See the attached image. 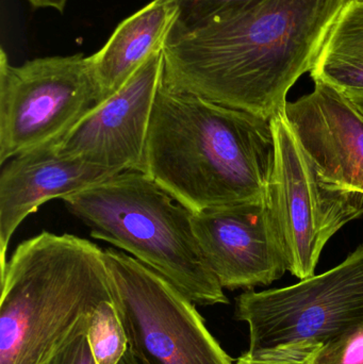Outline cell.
Here are the masks:
<instances>
[{
  "mask_svg": "<svg viewBox=\"0 0 363 364\" xmlns=\"http://www.w3.org/2000/svg\"><path fill=\"white\" fill-rule=\"evenodd\" d=\"M347 0H261L191 31L170 34L162 83L272 119L311 72Z\"/></svg>",
  "mask_w": 363,
  "mask_h": 364,
  "instance_id": "1",
  "label": "cell"
},
{
  "mask_svg": "<svg viewBox=\"0 0 363 364\" xmlns=\"http://www.w3.org/2000/svg\"><path fill=\"white\" fill-rule=\"evenodd\" d=\"M274 161L272 119L161 81L143 173L190 211L266 198Z\"/></svg>",
  "mask_w": 363,
  "mask_h": 364,
  "instance_id": "2",
  "label": "cell"
},
{
  "mask_svg": "<svg viewBox=\"0 0 363 364\" xmlns=\"http://www.w3.org/2000/svg\"><path fill=\"white\" fill-rule=\"evenodd\" d=\"M104 301L102 248L47 231L21 242L1 272L0 364H42Z\"/></svg>",
  "mask_w": 363,
  "mask_h": 364,
  "instance_id": "3",
  "label": "cell"
},
{
  "mask_svg": "<svg viewBox=\"0 0 363 364\" xmlns=\"http://www.w3.org/2000/svg\"><path fill=\"white\" fill-rule=\"evenodd\" d=\"M62 200L92 237L129 252L192 303L228 304L198 245L192 212L144 173H121Z\"/></svg>",
  "mask_w": 363,
  "mask_h": 364,
  "instance_id": "4",
  "label": "cell"
},
{
  "mask_svg": "<svg viewBox=\"0 0 363 364\" xmlns=\"http://www.w3.org/2000/svg\"><path fill=\"white\" fill-rule=\"evenodd\" d=\"M113 303L140 364H234L193 304L134 257L104 250Z\"/></svg>",
  "mask_w": 363,
  "mask_h": 364,
  "instance_id": "5",
  "label": "cell"
},
{
  "mask_svg": "<svg viewBox=\"0 0 363 364\" xmlns=\"http://www.w3.org/2000/svg\"><path fill=\"white\" fill-rule=\"evenodd\" d=\"M275 161L268 203L288 271L315 276L323 248L339 230L363 215V193L326 179L307 155L283 112L272 119Z\"/></svg>",
  "mask_w": 363,
  "mask_h": 364,
  "instance_id": "6",
  "label": "cell"
},
{
  "mask_svg": "<svg viewBox=\"0 0 363 364\" xmlns=\"http://www.w3.org/2000/svg\"><path fill=\"white\" fill-rule=\"evenodd\" d=\"M99 104L91 60L83 53L14 66L0 49V164L61 140Z\"/></svg>",
  "mask_w": 363,
  "mask_h": 364,
  "instance_id": "7",
  "label": "cell"
},
{
  "mask_svg": "<svg viewBox=\"0 0 363 364\" xmlns=\"http://www.w3.org/2000/svg\"><path fill=\"white\" fill-rule=\"evenodd\" d=\"M236 318L249 324V353L298 342L324 346L363 321V245L321 275L287 288L242 293Z\"/></svg>",
  "mask_w": 363,
  "mask_h": 364,
  "instance_id": "8",
  "label": "cell"
},
{
  "mask_svg": "<svg viewBox=\"0 0 363 364\" xmlns=\"http://www.w3.org/2000/svg\"><path fill=\"white\" fill-rule=\"evenodd\" d=\"M163 59V50L153 53L119 91L92 109L55 143L58 155L117 174L143 173Z\"/></svg>",
  "mask_w": 363,
  "mask_h": 364,
  "instance_id": "9",
  "label": "cell"
},
{
  "mask_svg": "<svg viewBox=\"0 0 363 364\" xmlns=\"http://www.w3.org/2000/svg\"><path fill=\"white\" fill-rule=\"evenodd\" d=\"M192 226L223 288L269 286L288 271L268 198L192 212Z\"/></svg>",
  "mask_w": 363,
  "mask_h": 364,
  "instance_id": "10",
  "label": "cell"
},
{
  "mask_svg": "<svg viewBox=\"0 0 363 364\" xmlns=\"http://www.w3.org/2000/svg\"><path fill=\"white\" fill-rule=\"evenodd\" d=\"M283 114L298 142L328 181L363 193V115L340 90H315L288 102Z\"/></svg>",
  "mask_w": 363,
  "mask_h": 364,
  "instance_id": "11",
  "label": "cell"
},
{
  "mask_svg": "<svg viewBox=\"0 0 363 364\" xmlns=\"http://www.w3.org/2000/svg\"><path fill=\"white\" fill-rule=\"evenodd\" d=\"M57 143V142H55ZM55 143L16 156L0 174V269L6 262L9 243L19 225L43 203L62 199L107 181L117 173L61 157Z\"/></svg>",
  "mask_w": 363,
  "mask_h": 364,
  "instance_id": "12",
  "label": "cell"
},
{
  "mask_svg": "<svg viewBox=\"0 0 363 364\" xmlns=\"http://www.w3.org/2000/svg\"><path fill=\"white\" fill-rule=\"evenodd\" d=\"M176 14L174 4L153 0L124 19L104 46L90 55L102 102L119 91L153 53L163 50Z\"/></svg>",
  "mask_w": 363,
  "mask_h": 364,
  "instance_id": "13",
  "label": "cell"
},
{
  "mask_svg": "<svg viewBox=\"0 0 363 364\" xmlns=\"http://www.w3.org/2000/svg\"><path fill=\"white\" fill-rule=\"evenodd\" d=\"M310 74L345 94L363 93V2L343 6Z\"/></svg>",
  "mask_w": 363,
  "mask_h": 364,
  "instance_id": "14",
  "label": "cell"
},
{
  "mask_svg": "<svg viewBox=\"0 0 363 364\" xmlns=\"http://www.w3.org/2000/svg\"><path fill=\"white\" fill-rule=\"evenodd\" d=\"M87 339L96 364H119L128 340L113 301H104L90 316Z\"/></svg>",
  "mask_w": 363,
  "mask_h": 364,
  "instance_id": "15",
  "label": "cell"
},
{
  "mask_svg": "<svg viewBox=\"0 0 363 364\" xmlns=\"http://www.w3.org/2000/svg\"><path fill=\"white\" fill-rule=\"evenodd\" d=\"M174 4L176 19L170 34L191 31L210 21L245 10L261 0H163Z\"/></svg>",
  "mask_w": 363,
  "mask_h": 364,
  "instance_id": "16",
  "label": "cell"
},
{
  "mask_svg": "<svg viewBox=\"0 0 363 364\" xmlns=\"http://www.w3.org/2000/svg\"><path fill=\"white\" fill-rule=\"evenodd\" d=\"M311 364H363V321L322 346Z\"/></svg>",
  "mask_w": 363,
  "mask_h": 364,
  "instance_id": "17",
  "label": "cell"
},
{
  "mask_svg": "<svg viewBox=\"0 0 363 364\" xmlns=\"http://www.w3.org/2000/svg\"><path fill=\"white\" fill-rule=\"evenodd\" d=\"M311 342H298L261 352H245L236 364H311L313 355L321 348Z\"/></svg>",
  "mask_w": 363,
  "mask_h": 364,
  "instance_id": "18",
  "label": "cell"
},
{
  "mask_svg": "<svg viewBox=\"0 0 363 364\" xmlns=\"http://www.w3.org/2000/svg\"><path fill=\"white\" fill-rule=\"evenodd\" d=\"M90 316L79 321L65 341L42 364H96L87 339Z\"/></svg>",
  "mask_w": 363,
  "mask_h": 364,
  "instance_id": "19",
  "label": "cell"
},
{
  "mask_svg": "<svg viewBox=\"0 0 363 364\" xmlns=\"http://www.w3.org/2000/svg\"><path fill=\"white\" fill-rule=\"evenodd\" d=\"M33 8H51L59 12H63L68 0H27Z\"/></svg>",
  "mask_w": 363,
  "mask_h": 364,
  "instance_id": "20",
  "label": "cell"
},
{
  "mask_svg": "<svg viewBox=\"0 0 363 364\" xmlns=\"http://www.w3.org/2000/svg\"><path fill=\"white\" fill-rule=\"evenodd\" d=\"M350 100L353 102L354 106L358 109L360 113L363 115V93L357 94H345Z\"/></svg>",
  "mask_w": 363,
  "mask_h": 364,
  "instance_id": "21",
  "label": "cell"
},
{
  "mask_svg": "<svg viewBox=\"0 0 363 364\" xmlns=\"http://www.w3.org/2000/svg\"><path fill=\"white\" fill-rule=\"evenodd\" d=\"M119 364H140V363H139V361L136 360V357H134V354H132L131 350H130L129 348H128L127 352H126V354L124 355L123 358H121V360L119 361Z\"/></svg>",
  "mask_w": 363,
  "mask_h": 364,
  "instance_id": "22",
  "label": "cell"
},
{
  "mask_svg": "<svg viewBox=\"0 0 363 364\" xmlns=\"http://www.w3.org/2000/svg\"><path fill=\"white\" fill-rule=\"evenodd\" d=\"M347 2L349 1H358V2H363V0H347Z\"/></svg>",
  "mask_w": 363,
  "mask_h": 364,
  "instance_id": "23",
  "label": "cell"
}]
</instances>
